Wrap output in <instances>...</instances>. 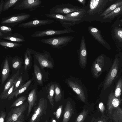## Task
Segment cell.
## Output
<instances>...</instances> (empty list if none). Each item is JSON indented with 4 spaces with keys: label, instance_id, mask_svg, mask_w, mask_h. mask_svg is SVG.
<instances>
[{
    "label": "cell",
    "instance_id": "6da1fadb",
    "mask_svg": "<svg viewBox=\"0 0 122 122\" xmlns=\"http://www.w3.org/2000/svg\"><path fill=\"white\" fill-rule=\"evenodd\" d=\"M106 1L102 0H89L87 6H85L86 11L84 20L91 22L95 20L102 12Z\"/></svg>",
    "mask_w": 122,
    "mask_h": 122
},
{
    "label": "cell",
    "instance_id": "7a4b0ae2",
    "mask_svg": "<svg viewBox=\"0 0 122 122\" xmlns=\"http://www.w3.org/2000/svg\"><path fill=\"white\" fill-rule=\"evenodd\" d=\"M66 83L77 95L80 99L85 102L86 99L87 90L79 79L71 77L66 79Z\"/></svg>",
    "mask_w": 122,
    "mask_h": 122
},
{
    "label": "cell",
    "instance_id": "3957f363",
    "mask_svg": "<svg viewBox=\"0 0 122 122\" xmlns=\"http://www.w3.org/2000/svg\"><path fill=\"white\" fill-rule=\"evenodd\" d=\"M31 16L29 14L25 13L15 14L3 17L0 23L2 25L12 28L29 19Z\"/></svg>",
    "mask_w": 122,
    "mask_h": 122
},
{
    "label": "cell",
    "instance_id": "277c9868",
    "mask_svg": "<svg viewBox=\"0 0 122 122\" xmlns=\"http://www.w3.org/2000/svg\"><path fill=\"white\" fill-rule=\"evenodd\" d=\"M73 36H65L42 39L41 42L50 45L51 47L61 49L68 45L72 41Z\"/></svg>",
    "mask_w": 122,
    "mask_h": 122
},
{
    "label": "cell",
    "instance_id": "5b68a950",
    "mask_svg": "<svg viewBox=\"0 0 122 122\" xmlns=\"http://www.w3.org/2000/svg\"><path fill=\"white\" fill-rule=\"evenodd\" d=\"M32 54L33 55L38 61L39 64L42 69L45 68L53 69L54 63L53 60L49 53L44 50L42 53L36 51L31 49Z\"/></svg>",
    "mask_w": 122,
    "mask_h": 122
},
{
    "label": "cell",
    "instance_id": "8992f818",
    "mask_svg": "<svg viewBox=\"0 0 122 122\" xmlns=\"http://www.w3.org/2000/svg\"><path fill=\"white\" fill-rule=\"evenodd\" d=\"M84 7L76 6L71 4H62L55 5L50 9L49 13L66 15L81 10Z\"/></svg>",
    "mask_w": 122,
    "mask_h": 122
},
{
    "label": "cell",
    "instance_id": "52a82bcc",
    "mask_svg": "<svg viewBox=\"0 0 122 122\" xmlns=\"http://www.w3.org/2000/svg\"><path fill=\"white\" fill-rule=\"evenodd\" d=\"M47 18L53 19L60 22L62 26L65 28L83 22L84 20L71 18L65 15L57 14L48 13L45 14Z\"/></svg>",
    "mask_w": 122,
    "mask_h": 122
},
{
    "label": "cell",
    "instance_id": "ba28073f",
    "mask_svg": "<svg viewBox=\"0 0 122 122\" xmlns=\"http://www.w3.org/2000/svg\"><path fill=\"white\" fill-rule=\"evenodd\" d=\"M47 106L46 99L43 97L40 99L38 104L35 107L30 122H40L42 116L46 114Z\"/></svg>",
    "mask_w": 122,
    "mask_h": 122
},
{
    "label": "cell",
    "instance_id": "9c48e42d",
    "mask_svg": "<svg viewBox=\"0 0 122 122\" xmlns=\"http://www.w3.org/2000/svg\"><path fill=\"white\" fill-rule=\"evenodd\" d=\"M42 3L40 0H19L14 7V9L34 11L41 6Z\"/></svg>",
    "mask_w": 122,
    "mask_h": 122
},
{
    "label": "cell",
    "instance_id": "30bf717a",
    "mask_svg": "<svg viewBox=\"0 0 122 122\" xmlns=\"http://www.w3.org/2000/svg\"><path fill=\"white\" fill-rule=\"evenodd\" d=\"M75 32V31L74 30L69 27L58 30L47 29L45 30L36 31L31 35V36L34 37H42L61 35Z\"/></svg>",
    "mask_w": 122,
    "mask_h": 122
},
{
    "label": "cell",
    "instance_id": "8fae6325",
    "mask_svg": "<svg viewBox=\"0 0 122 122\" xmlns=\"http://www.w3.org/2000/svg\"><path fill=\"white\" fill-rule=\"evenodd\" d=\"M28 107V104L25 103L17 107H14L8 113L5 122H14L24 116L23 113Z\"/></svg>",
    "mask_w": 122,
    "mask_h": 122
},
{
    "label": "cell",
    "instance_id": "7c38bea8",
    "mask_svg": "<svg viewBox=\"0 0 122 122\" xmlns=\"http://www.w3.org/2000/svg\"><path fill=\"white\" fill-rule=\"evenodd\" d=\"M119 61L115 58L109 72L106 77L103 86V89L105 90L112 84L116 76L118 71Z\"/></svg>",
    "mask_w": 122,
    "mask_h": 122
},
{
    "label": "cell",
    "instance_id": "4fadbf2b",
    "mask_svg": "<svg viewBox=\"0 0 122 122\" xmlns=\"http://www.w3.org/2000/svg\"><path fill=\"white\" fill-rule=\"evenodd\" d=\"M105 59L103 55L98 56L93 62L91 71L94 78L98 77L102 72L104 66Z\"/></svg>",
    "mask_w": 122,
    "mask_h": 122
},
{
    "label": "cell",
    "instance_id": "5bb4252c",
    "mask_svg": "<svg viewBox=\"0 0 122 122\" xmlns=\"http://www.w3.org/2000/svg\"><path fill=\"white\" fill-rule=\"evenodd\" d=\"M55 22L54 20L47 19L34 20L18 25V26L23 28H30L37 27L52 24Z\"/></svg>",
    "mask_w": 122,
    "mask_h": 122
},
{
    "label": "cell",
    "instance_id": "9a60e30c",
    "mask_svg": "<svg viewBox=\"0 0 122 122\" xmlns=\"http://www.w3.org/2000/svg\"><path fill=\"white\" fill-rule=\"evenodd\" d=\"M79 64L82 68L86 67L87 60V52L85 40L84 36L81 37L79 51Z\"/></svg>",
    "mask_w": 122,
    "mask_h": 122
},
{
    "label": "cell",
    "instance_id": "2e32d148",
    "mask_svg": "<svg viewBox=\"0 0 122 122\" xmlns=\"http://www.w3.org/2000/svg\"><path fill=\"white\" fill-rule=\"evenodd\" d=\"M0 39L16 43L26 42V40L24 36L17 32L5 34H2V35L0 36Z\"/></svg>",
    "mask_w": 122,
    "mask_h": 122
},
{
    "label": "cell",
    "instance_id": "e0dca14e",
    "mask_svg": "<svg viewBox=\"0 0 122 122\" xmlns=\"http://www.w3.org/2000/svg\"><path fill=\"white\" fill-rule=\"evenodd\" d=\"M37 96L35 89H33L29 93L28 97V110L27 116L30 115L32 109L36 103Z\"/></svg>",
    "mask_w": 122,
    "mask_h": 122
},
{
    "label": "cell",
    "instance_id": "ac0fdd59",
    "mask_svg": "<svg viewBox=\"0 0 122 122\" xmlns=\"http://www.w3.org/2000/svg\"><path fill=\"white\" fill-rule=\"evenodd\" d=\"M19 70H18L10 78L5 86L3 92L0 95V100L11 87L19 77Z\"/></svg>",
    "mask_w": 122,
    "mask_h": 122
},
{
    "label": "cell",
    "instance_id": "d6986e66",
    "mask_svg": "<svg viewBox=\"0 0 122 122\" xmlns=\"http://www.w3.org/2000/svg\"><path fill=\"white\" fill-rule=\"evenodd\" d=\"M88 29L89 33L96 40L102 44H105L100 31L97 29L92 26H89Z\"/></svg>",
    "mask_w": 122,
    "mask_h": 122
},
{
    "label": "cell",
    "instance_id": "ffe728a7",
    "mask_svg": "<svg viewBox=\"0 0 122 122\" xmlns=\"http://www.w3.org/2000/svg\"><path fill=\"white\" fill-rule=\"evenodd\" d=\"M74 112L73 108L70 102L67 101L65 108L62 122H68Z\"/></svg>",
    "mask_w": 122,
    "mask_h": 122
},
{
    "label": "cell",
    "instance_id": "44dd1931",
    "mask_svg": "<svg viewBox=\"0 0 122 122\" xmlns=\"http://www.w3.org/2000/svg\"><path fill=\"white\" fill-rule=\"evenodd\" d=\"M10 72L8 59L7 57L5 59L3 64L1 73V82L3 83L8 77Z\"/></svg>",
    "mask_w": 122,
    "mask_h": 122
},
{
    "label": "cell",
    "instance_id": "7402d4cb",
    "mask_svg": "<svg viewBox=\"0 0 122 122\" xmlns=\"http://www.w3.org/2000/svg\"><path fill=\"white\" fill-rule=\"evenodd\" d=\"M31 81L30 80L24 84L23 86L19 90L13 92L8 97L9 100H11L15 96L17 97L19 95L24 92L28 87L31 84Z\"/></svg>",
    "mask_w": 122,
    "mask_h": 122
},
{
    "label": "cell",
    "instance_id": "603a6c76",
    "mask_svg": "<svg viewBox=\"0 0 122 122\" xmlns=\"http://www.w3.org/2000/svg\"><path fill=\"white\" fill-rule=\"evenodd\" d=\"M86 11L85 7L84 8L81 10L73 12L65 15L69 18L84 20Z\"/></svg>",
    "mask_w": 122,
    "mask_h": 122
},
{
    "label": "cell",
    "instance_id": "cb8c5ba5",
    "mask_svg": "<svg viewBox=\"0 0 122 122\" xmlns=\"http://www.w3.org/2000/svg\"><path fill=\"white\" fill-rule=\"evenodd\" d=\"M0 45L3 47L14 49L20 47L22 46V44L0 39Z\"/></svg>",
    "mask_w": 122,
    "mask_h": 122
},
{
    "label": "cell",
    "instance_id": "d4e9b609",
    "mask_svg": "<svg viewBox=\"0 0 122 122\" xmlns=\"http://www.w3.org/2000/svg\"><path fill=\"white\" fill-rule=\"evenodd\" d=\"M47 91V98L50 104L53 107L54 105L53 97L54 93V83H52L48 85Z\"/></svg>",
    "mask_w": 122,
    "mask_h": 122
},
{
    "label": "cell",
    "instance_id": "484cf974",
    "mask_svg": "<svg viewBox=\"0 0 122 122\" xmlns=\"http://www.w3.org/2000/svg\"><path fill=\"white\" fill-rule=\"evenodd\" d=\"M122 5V0L117 2L115 3L112 5L107 10L102 12L96 18L95 20H96L99 18H101L103 17L106 15L110 13L117 8L121 6Z\"/></svg>",
    "mask_w": 122,
    "mask_h": 122
},
{
    "label": "cell",
    "instance_id": "4316f807",
    "mask_svg": "<svg viewBox=\"0 0 122 122\" xmlns=\"http://www.w3.org/2000/svg\"><path fill=\"white\" fill-rule=\"evenodd\" d=\"M32 54L31 49L29 48H27L24 54V68L26 70L31 64Z\"/></svg>",
    "mask_w": 122,
    "mask_h": 122
},
{
    "label": "cell",
    "instance_id": "83f0119b",
    "mask_svg": "<svg viewBox=\"0 0 122 122\" xmlns=\"http://www.w3.org/2000/svg\"><path fill=\"white\" fill-rule=\"evenodd\" d=\"M34 70L37 82L40 85H42L43 81L42 73L40 68L36 64H34Z\"/></svg>",
    "mask_w": 122,
    "mask_h": 122
},
{
    "label": "cell",
    "instance_id": "f1b7e54d",
    "mask_svg": "<svg viewBox=\"0 0 122 122\" xmlns=\"http://www.w3.org/2000/svg\"><path fill=\"white\" fill-rule=\"evenodd\" d=\"M19 0H5L4 1L2 12L5 11L10 8L14 6Z\"/></svg>",
    "mask_w": 122,
    "mask_h": 122
},
{
    "label": "cell",
    "instance_id": "f546056e",
    "mask_svg": "<svg viewBox=\"0 0 122 122\" xmlns=\"http://www.w3.org/2000/svg\"><path fill=\"white\" fill-rule=\"evenodd\" d=\"M54 99L56 102L60 100L62 97L61 91L59 85L56 83H54Z\"/></svg>",
    "mask_w": 122,
    "mask_h": 122
},
{
    "label": "cell",
    "instance_id": "4dcf8cb0",
    "mask_svg": "<svg viewBox=\"0 0 122 122\" xmlns=\"http://www.w3.org/2000/svg\"><path fill=\"white\" fill-rule=\"evenodd\" d=\"M122 91V79L120 78L118 81L117 83L114 92V95L117 98L120 96Z\"/></svg>",
    "mask_w": 122,
    "mask_h": 122
},
{
    "label": "cell",
    "instance_id": "1f68e13d",
    "mask_svg": "<svg viewBox=\"0 0 122 122\" xmlns=\"http://www.w3.org/2000/svg\"><path fill=\"white\" fill-rule=\"evenodd\" d=\"M121 12H122V5L117 8L110 13L101 18L104 19L111 18L118 15Z\"/></svg>",
    "mask_w": 122,
    "mask_h": 122
},
{
    "label": "cell",
    "instance_id": "d6a6232c",
    "mask_svg": "<svg viewBox=\"0 0 122 122\" xmlns=\"http://www.w3.org/2000/svg\"><path fill=\"white\" fill-rule=\"evenodd\" d=\"M26 99V98L25 96H22L19 97L13 102L10 107H16L20 106L23 104Z\"/></svg>",
    "mask_w": 122,
    "mask_h": 122
},
{
    "label": "cell",
    "instance_id": "836d02e7",
    "mask_svg": "<svg viewBox=\"0 0 122 122\" xmlns=\"http://www.w3.org/2000/svg\"><path fill=\"white\" fill-rule=\"evenodd\" d=\"M88 112V110L84 109L78 116L75 122H83L87 117Z\"/></svg>",
    "mask_w": 122,
    "mask_h": 122
},
{
    "label": "cell",
    "instance_id": "e575fe53",
    "mask_svg": "<svg viewBox=\"0 0 122 122\" xmlns=\"http://www.w3.org/2000/svg\"><path fill=\"white\" fill-rule=\"evenodd\" d=\"M22 64V61L17 56L14 57L12 61V66L13 68L16 70L20 68Z\"/></svg>",
    "mask_w": 122,
    "mask_h": 122
},
{
    "label": "cell",
    "instance_id": "d590c367",
    "mask_svg": "<svg viewBox=\"0 0 122 122\" xmlns=\"http://www.w3.org/2000/svg\"><path fill=\"white\" fill-rule=\"evenodd\" d=\"M23 85L22 76H19L15 83L14 92L20 89Z\"/></svg>",
    "mask_w": 122,
    "mask_h": 122
},
{
    "label": "cell",
    "instance_id": "8d00e7d4",
    "mask_svg": "<svg viewBox=\"0 0 122 122\" xmlns=\"http://www.w3.org/2000/svg\"><path fill=\"white\" fill-rule=\"evenodd\" d=\"M13 30L12 27L1 25L0 26V32L3 34L12 33Z\"/></svg>",
    "mask_w": 122,
    "mask_h": 122
},
{
    "label": "cell",
    "instance_id": "74e56055",
    "mask_svg": "<svg viewBox=\"0 0 122 122\" xmlns=\"http://www.w3.org/2000/svg\"><path fill=\"white\" fill-rule=\"evenodd\" d=\"M13 84L11 87L8 90L6 93L2 97L0 100H5L11 94L14 92V87L15 83Z\"/></svg>",
    "mask_w": 122,
    "mask_h": 122
},
{
    "label": "cell",
    "instance_id": "f35d334b",
    "mask_svg": "<svg viewBox=\"0 0 122 122\" xmlns=\"http://www.w3.org/2000/svg\"><path fill=\"white\" fill-rule=\"evenodd\" d=\"M63 106L62 105L59 106L56 112V117L57 119L60 117L62 111Z\"/></svg>",
    "mask_w": 122,
    "mask_h": 122
},
{
    "label": "cell",
    "instance_id": "ab89813d",
    "mask_svg": "<svg viewBox=\"0 0 122 122\" xmlns=\"http://www.w3.org/2000/svg\"><path fill=\"white\" fill-rule=\"evenodd\" d=\"M5 116V112L3 111H1L0 113V122H4Z\"/></svg>",
    "mask_w": 122,
    "mask_h": 122
},
{
    "label": "cell",
    "instance_id": "60d3db41",
    "mask_svg": "<svg viewBox=\"0 0 122 122\" xmlns=\"http://www.w3.org/2000/svg\"><path fill=\"white\" fill-rule=\"evenodd\" d=\"M4 1V0H0V15L2 12V9L3 7Z\"/></svg>",
    "mask_w": 122,
    "mask_h": 122
},
{
    "label": "cell",
    "instance_id": "b9f144b4",
    "mask_svg": "<svg viewBox=\"0 0 122 122\" xmlns=\"http://www.w3.org/2000/svg\"><path fill=\"white\" fill-rule=\"evenodd\" d=\"M99 107L101 111L103 112L104 110V107L103 104L102 102L99 103Z\"/></svg>",
    "mask_w": 122,
    "mask_h": 122
},
{
    "label": "cell",
    "instance_id": "7bdbcfd3",
    "mask_svg": "<svg viewBox=\"0 0 122 122\" xmlns=\"http://www.w3.org/2000/svg\"><path fill=\"white\" fill-rule=\"evenodd\" d=\"M77 1L79 3H81L83 5V7H85L86 6V0H78Z\"/></svg>",
    "mask_w": 122,
    "mask_h": 122
},
{
    "label": "cell",
    "instance_id": "ee69618b",
    "mask_svg": "<svg viewBox=\"0 0 122 122\" xmlns=\"http://www.w3.org/2000/svg\"><path fill=\"white\" fill-rule=\"evenodd\" d=\"M24 116L20 117L19 119L14 122H24Z\"/></svg>",
    "mask_w": 122,
    "mask_h": 122
},
{
    "label": "cell",
    "instance_id": "f6af8a7d",
    "mask_svg": "<svg viewBox=\"0 0 122 122\" xmlns=\"http://www.w3.org/2000/svg\"><path fill=\"white\" fill-rule=\"evenodd\" d=\"M117 34L120 37L122 38V30H119L117 32Z\"/></svg>",
    "mask_w": 122,
    "mask_h": 122
},
{
    "label": "cell",
    "instance_id": "bcb514c9",
    "mask_svg": "<svg viewBox=\"0 0 122 122\" xmlns=\"http://www.w3.org/2000/svg\"><path fill=\"white\" fill-rule=\"evenodd\" d=\"M51 122H58L56 121L55 119L52 118L51 121Z\"/></svg>",
    "mask_w": 122,
    "mask_h": 122
},
{
    "label": "cell",
    "instance_id": "7dc6e473",
    "mask_svg": "<svg viewBox=\"0 0 122 122\" xmlns=\"http://www.w3.org/2000/svg\"><path fill=\"white\" fill-rule=\"evenodd\" d=\"M44 122H48V121L47 120H45Z\"/></svg>",
    "mask_w": 122,
    "mask_h": 122
},
{
    "label": "cell",
    "instance_id": "c3c4849f",
    "mask_svg": "<svg viewBox=\"0 0 122 122\" xmlns=\"http://www.w3.org/2000/svg\"><path fill=\"white\" fill-rule=\"evenodd\" d=\"M98 122H103V121H99Z\"/></svg>",
    "mask_w": 122,
    "mask_h": 122
},
{
    "label": "cell",
    "instance_id": "681fc988",
    "mask_svg": "<svg viewBox=\"0 0 122 122\" xmlns=\"http://www.w3.org/2000/svg\"></svg>",
    "mask_w": 122,
    "mask_h": 122
}]
</instances>
